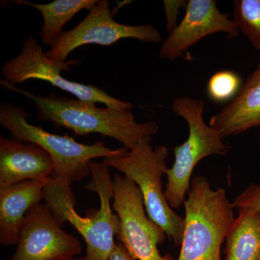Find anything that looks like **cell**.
<instances>
[{
	"instance_id": "6da1fadb",
	"label": "cell",
	"mask_w": 260,
	"mask_h": 260,
	"mask_svg": "<svg viewBox=\"0 0 260 260\" xmlns=\"http://www.w3.org/2000/svg\"><path fill=\"white\" fill-rule=\"evenodd\" d=\"M0 85L34 102L39 120L73 130L82 136L100 134L114 138L128 150L145 140H151L158 130V124L154 121L137 122L132 111L126 109L99 108L78 99L59 96L55 92L41 96L3 79L0 80Z\"/></svg>"
},
{
	"instance_id": "7a4b0ae2",
	"label": "cell",
	"mask_w": 260,
	"mask_h": 260,
	"mask_svg": "<svg viewBox=\"0 0 260 260\" xmlns=\"http://www.w3.org/2000/svg\"><path fill=\"white\" fill-rule=\"evenodd\" d=\"M109 169L104 161L92 162L86 189L96 193L100 207L88 217H82L75 210V195L69 183L51 177L44 187L46 204L59 220L71 224L82 236L86 244L85 256L90 260L109 259L119 230V217L112 207L114 180Z\"/></svg>"
},
{
	"instance_id": "3957f363",
	"label": "cell",
	"mask_w": 260,
	"mask_h": 260,
	"mask_svg": "<svg viewBox=\"0 0 260 260\" xmlns=\"http://www.w3.org/2000/svg\"><path fill=\"white\" fill-rule=\"evenodd\" d=\"M31 116L25 107L3 102L0 104V125L8 129L14 139L32 143L44 149L54 162L52 177L73 184L90 176L94 159L119 156L128 149L108 148L104 140L91 145L78 143L69 135L52 134L28 122Z\"/></svg>"
},
{
	"instance_id": "277c9868",
	"label": "cell",
	"mask_w": 260,
	"mask_h": 260,
	"mask_svg": "<svg viewBox=\"0 0 260 260\" xmlns=\"http://www.w3.org/2000/svg\"><path fill=\"white\" fill-rule=\"evenodd\" d=\"M184 205V232L177 260H222L220 248L236 219L225 189L213 190L206 178L196 177Z\"/></svg>"
},
{
	"instance_id": "5b68a950",
	"label": "cell",
	"mask_w": 260,
	"mask_h": 260,
	"mask_svg": "<svg viewBox=\"0 0 260 260\" xmlns=\"http://www.w3.org/2000/svg\"><path fill=\"white\" fill-rule=\"evenodd\" d=\"M145 140L119 156L104 158L109 168L122 173L139 187L149 218L158 224L176 246H181L184 219L171 208L162 190L169 150L164 145L153 148Z\"/></svg>"
},
{
	"instance_id": "8992f818",
	"label": "cell",
	"mask_w": 260,
	"mask_h": 260,
	"mask_svg": "<svg viewBox=\"0 0 260 260\" xmlns=\"http://www.w3.org/2000/svg\"><path fill=\"white\" fill-rule=\"evenodd\" d=\"M173 112L187 123L189 135L183 144L174 148V164L167 171L168 183L164 190L171 208H179L190 188L191 174L197 164L210 155H225L230 146L223 143L218 132L203 119L204 101L184 96L172 103Z\"/></svg>"
},
{
	"instance_id": "52a82bcc",
	"label": "cell",
	"mask_w": 260,
	"mask_h": 260,
	"mask_svg": "<svg viewBox=\"0 0 260 260\" xmlns=\"http://www.w3.org/2000/svg\"><path fill=\"white\" fill-rule=\"evenodd\" d=\"M78 63L79 60L77 59L64 62L51 60L37 39L30 36L24 41L19 55L3 64L1 74L3 80L13 85L28 80H43L73 94L83 102L93 104L101 103L112 109L130 111L135 107L132 103L112 97L102 88L70 81L61 75V71H70L72 67L76 66Z\"/></svg>"
},
{
	"instance_id": "ba28073f",
	"label": "cell",
	"mask_w": 260,
	"mask_h": 260,
	"mask_svg": "<svg viewBox=\"0 0 260 260\" xmlns=\"http://www.w3.org/2000/svg\"><path fill=\"white\" fill-rule=\"evenodd\" d=\"M113 180L112 207L119 219V243L135 260H174L169 254L160 255L158 246L167 236L147 215L139 187L121 174H114Z\"/></svg>"
},
{
	"instance_id": "9c48e42d",
	"label": "cell",
	"mask_w": 260,
	"mask_h": 260,
	"mask_svg": "<svg viewBox=\"0 0 260 260\" xmlns=\"http://www.w3.org/2000/svg\"><path fill=\"white\" fill-rule=\"evenodd\" d=\"M124 39L158 44L161 34L150 24L129 25L116 22L108 0H101L76 27L63 31L47 55L53 61L64 62L77 48L87 44L111 46Z\"/></svg>"
},
{
	"instance_id": "30bf717a",
	"label": "cell",
	"mask_w": 260,
	"mask_h": 260,
	"mask_svg": "<svg viewBox=\"0 0 260 260\" xmlns=\"http://www.w3.org/2000/svg\"><path fill=\"white\" fill-rule=\"evenodd\" d=\"M45 203L34 205L24 219L14 254L8 260H68L82 251L79 241Z\"/></svg>"
},
{
	"instance_id": "8fae6325",
	"label": "cell",
	"mask_w": 260,
	"mask_h": 260,
	"mask_svg": "<svg viewBox=\"0 0 260 260\" xmlns=\"http://www.w3.org/2000/svg\"><path fill=\"white\" fill-rule=\"evenodd\" d=\"M218 32L239 37L237 23L220 13L214 0H189L185 15L176 28L162 42L159 51L161 59L174 61L203 38Z\"/></svg>"
},
{
	"instance_id": "7c38bea8",
	"label": "cell",
	"mask_w": 260,
	"mask_h": 260,
	"mask_svg": "<svg viewBox=\"0 0 260 260\" xmlns=\"http://www.w3.org/2000/svg\"><path fill=\"white\" fill-rule=\"evenodd\" d=\"M54 172L52 159L41 147L0 137V188L26 181H48Z\"/></svg>"
},
{
	"instance_id": "4fadbf2b",
	"label": "cell",
	"mask_w": 260,
	"mask_h": 260,
	"mask_svg": "<svg viewBox=\"0 0 260 260\" xmlns=\"http://www.w3.org/2000/svg\"><path fill=\"white\" fill-rule=\"evenodd\" d=\"M209 125L223 139L260 126V59L236 97L212 116Z\"/></svg>"
},
{
	"instance_id": "5bb4252c",
	"label": "cell",
	"mask_w": 260,
	"mask_h": 260,
	"mask_svg": "<svg viewBox=\"0 0 260 260\" xmlns=\"http://www.w3.org/2000/svg\"><path fill=\"white\" fill-rule=\"evenodd\" d=\"M47 182L26 181L0 188V243L3 246L17 244L27 213L44 200Z\"/></svg>"
},
{
	"instance_id": "9a60e30c",
	"label": "cell",
	"mask_w": 260,
	"mask_h": 260,
	"mask_svg": "<svg viewBox=\"0 0 260 260\" xmlns=\"http://www.w3.org/2000/svg\"><path fill=\"white\" fill-rule=\"evenodd\" d=\"M225 260H260V213L239 210L225 238Z\"/></svg>"
},
{
	"instance_id": "2e32d148",
	"label": "cell",
	"mask_w": 260,
	"mask_h": 260,
	"mask_svg": "<svg viewBox=\"0 0 260 260\" xmlns=\"http://www.w3.org/2000/svg\"><path fill=\"white\" fill-rule=\"evenodd\" d=\"M97 0H55L47 4H36L25 0H17V5H28L40 12L43 25L40 30L42 43L52 47L62 34L65 24L84 9L90 10Z\"/></svg>"
},
{
	"instance_id": "e0dca14e",
	"label": "cell",
	"mask_w": 260,
	"mask_h": 260,
	"mask_svg": "<svg viewBox=\"0 0 260 260\" xmlns=\"http://www.w3.org/2000/svg\"><path fill=\"white\" fill-rule=\"evenodd\" d=\"M234 21L251 45L260 51V0H235Z\"/></svg>"
},
{
	"instance_id": "ac0fdd59",
	"label": "cell",
	"mask_w": 260,
	"mask_h": 260,
	"mask_svg": "<svg viewBox=\"0 0 260 260\" xmlns=\"http://www.w3.org/2000/svg\"><path fill=\"white\" fill-rule=\"evenodd\" d=\"M242 86V79L237 73L223 70L210 78L207 85V93L213 102H225L233 100Z\"/></svg>"
},
{
	"instance_id": "d6986e66",
	"label": "cell",
	"mask_w": 260,
	"mask_h": 260,
	"mask_svg": "<svg viewBox=\"0 0 260 260\" xmlns=\"http://www.w3.org/2000/svg\"><path fill=\"white\" fill-rule=\"evenodd\" d=\"M234 208L260 213V184H251L232 203Z\"/></svg>"
},
{
	"instance_id": "ffe728a7",
	"label": "cell",
	"mask_w": 260,
	"mask_h": 260,
	"mask_svg": "<svg viewBox=\"0 0 260 260\" xmlns=\"http://www.w3.org/2000/svg\"><path fill=\"white\" fill-rule=\"evenodd\" d=\"M187 1L185 0H165L164 1L167 28L172 32L177 26V18L181 8H186Z\"/></svg>"
},
{
	"instance_id": "44dd1931",
	"label": "cell",
	"mask_w": 260,
	"mask_h": 260,
	"mask_svg": "<svg viewBox=\"0 0 260 260\" xmlns=\"http://www.w3.org/2000/svg\"><path fill=\"white\" fill-rule=\"evenodd\" d=\"M108 260H135L130 256L121 243H116L115 247Z\"/></svg>"
},
{
	"instance_id": "7402d4cb",
	"label": "cell",
	"mask_w": 260,
	"mask_h": 260,
	"mask_svg": "<svg viewBox=\"0 0 260 260\" xmlns=\"http://www.w3.org/2000/svg\"><path fill=\"white\" fill-rule=\"evenodd\" d=\"M68 260H90L88 259V257H87L86 256H84L83 257H80V258H73V259H70Z\"/></svg>"
}]
</instances>
